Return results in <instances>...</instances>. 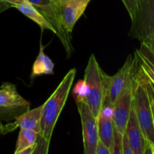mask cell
<instances>
[{
	"label": "cell",
	"mask_w": 154,
	"mask_h": 154,
	"mask_svg": "<svg viewBox=\"0 0 154 154\" xmlns=\"http://www.w3.org/2000/svg\"><path fill=\"white\" fill-rule=\"evenodd\" d=\"M132 104L147 144L149 147H150V145L154 142L153 115H152L150 99L144 84L143 71L139 66L138 63L132 82Z\"/></svg>",
	"instance_id": "obj_2"
},
{
	"label": "cell",
	"mask_w": 154,
	"mask_h": 154,
	"mask_svg": "<svg viewBox=\"0 0 154 154\" xmlns=\"http://www.w3.org/2000/svg\"><path fill=\"white\" fill-rule=\"evenodd\" d=\"M145 41H148V42H153V43H154V35L153 36H151V37H150L149 38H147V40H145ZM145 41H144V42H145Z\"/></svg>",
	"instance_id": "obj_28"
},
{
	"label": "cell",
	"mask_w": 154,
	"mask_h": 154,
	"mask_svg": "<svg viewBox=\"0 0 154 154\" xmlns=\"http://www.w3.org/2000/svg\"><path fill=\"white\" fill-rule=\"evenodd\" d=\"M99 139L104 143L112 154L114 147V126L112 116L99 113L97 118Z\"/></svg>",
	"instance_id": "obj_14"
},
{
	"label": "cell",
	"mask_w": 154,
	"mask_h": 154,
	"mask_svg": "<svg viewBox=\"0 0 154 154\" xmlns=\"http://www.w3.org/2000/svg\"><path fill=\"white\" fill-rule=\"evenodd\" d=\"M0 105L5 107H30V103L20 95L14 84L5 82L0 87Z\"/></svg>",
	"instance_id": "obj_13"
},
{
	"label": "cell",
	"mask_w": 154,
	"mask_h": 154,
	"mask_svg": "<svg viewBox=\"0 0 154 154\" xmlns=\"http://www.w3.org/2000/svg\"><path fill=\"white\" fill-rule=\"evenodd\" d=\"M13 8L17 9L23 15H25L26 17L29 18L30 20L37 23L42 29H48L55 34L54 27L52 26L51 23L48 21V20L32 5L30 2H29L27 0H23L20 4L14 5Z\"/></svg>",
	"instance_id": "obj_16"
},
{
	"label": "cell",
	"mask_w": 154,
	"mask_h": 154,
	"mask_svg": "<svg viewBox=\"0 0 154 154\" xmlns=\"http://www.w3.org/2000/svg\"><path fill=\"white\" fill-rule=\"evenodd\" d=\"M42 108L43 106L40 105L34 109H29L27 111L18 116L14 120L13 123L5 125V134L15 130L17 127H20V129H30V130L35 131V132L39 133Z\"/></svg>",
	"instance_id": "obj_11"
},
{
	"label": "cell",
	"mask_w": 154,
	"mask_h": 154,
	"mask_svg": "<svg viewBox=\"0 0 154 154\" xmlns=\"http://www.w3.org/2000/svg\"><path fill=\"white\" fill-rule=\"evenodd\" d=\"M5 126L2 124V121L0 120V135H5Z\"/></svg>",
	"instance_id": "obj_27"
},
{
	"label": "cell",
	"mask_w": 154,
	"mask_h": 154,
	"mask_svg": "<svg viewBox=\"0 0 154 154\" xmlns=\"http://www.w3.org/2000/svg\"><path fill=\"white\" fill-rule=\"evenodd\" d=\"M112 154H123V134L115 129Z\"/></svg>",
	"instance_id": "obj_20"
},
{
	"label": "cell",
	"mask_w": 154,
	"mask_h": 154,
	"mask_svg": "<svg viewBox=\"0 0 154 154\" xmlns=\"http://www.w3.org/2000/svg\"><path fill=\"white\" fill-rule=\"evenodd\" d=\"M30 107H5L0 105V120L10 122L14 120L19 115L26 112Z\"/></svg>",
	"instance_id": "obj_18"
},
{
	"label": "cell",
	"mask_w": 154,
	"mask_h": 154,
	"mask_svg": "<svg viewBox=\"0 0 154 154\" xmlns=\"http://www.w3.org/2000/svg\"><path fill=\"white\" fill-rule=\"evenodd\" d=\"M125 133L129 140L135 154L151 153V149L147 144L143 131L137 119L133 107L131 108L130 114L126 124Z\"/></svg>",
	"instance_id": "obj_9"
},
{
	"label": "cell",
	"mask_w": 154,
	"mask_h": 154,
	"mask_svg": "<svg viewBox=\"0 0 154 154\" xmlns=\"http://www.w3.org/2000/svg\"><path fill=\"white\" fill-rule=\"evenodd\" d=\"M150 149H151V154H154V142L150 145Z\"/></svg>",
	"instance_id": "obj_29"
},
{
	"label": "cell",
	"mask_w": 154,
	"mask_h": 154,
	"mask_svg": "<svg viewBox=\"0 0 154 154\" xmlns=\"http://www.w3.org/2000/svg\"><path fill=\"white\" fill-rule=\"evenodd\" d=\"M143 76H144V84H145L146 89H147V93H148L149 99H150V106H151V111H152V115H153V126H154V90H153V89L152 88L150 82H149L148 78H147V75L144 74V72H143Z\"/></svg>",
	"instance_id": "obj_21"
},
{
	"label": "cell",
	"mask_w": 154,
	"mask_h": 154,
	"mask_svg": "<svg viewBox=\"0 0 154 154\" xmlns=\"http://www.w3.org/2000/svg\"><path fill=\"white\" fill-rule=\"evenodd\" d=\"M76 104L82 125L84 153L96 154L99 141L97 118L93 116L87 104L83 102H77Z\"/></svg>",
	"instance_id": "obj_7"
},
{
	"label": "cell",
	"mask_w": 154,
	"mask_h": 154,
	"mask_svg": "<svg viewBox=\"0 0 154 154\" xmlns=\"http://www.w3.org/2000/svg\"><path fill=\"white\" fill-rule=\"evenodd\" d=\"M45 47L40 42V50L32 65L31 72V78L40 76L42 75H53L54 69V63L48 55L45 54Z\"/></svg>",
	"instance_id": "obj_17"
},
{
	"label": "cell",
	"mask_w": 154,
	"mask_h": 154,
	"mask_svg": "<svg viewBox=\"0 0 154 154\" xmlns=\"http://www.w3.org/2000/svg\"><path fill=\"white\" fill-rule=\"evenodd\" d=\"M122 1H123L126 10H127L128 13H129V16L132 19L134 17V14H135L138 0H122Z\"/></svg>",
	"instance_id": "obj_22"
},
{
	"label": "cell",
	"mask_w": 154,
	"mask_h": 154,
	"mask_svg": "<svg viewBox=\"0 0 154 154\" xmlns=\"http://www.w3.org/2000/svg\"><path fill=\"white\" fill-rule=\"evenodd\" d=\"M129 35L140 42L154 35V0H138Z\"/></svg>",
	"instance_id": "obj_6"
},
{
	"label": "cell",
	"mask_w": 154,
	"mask_h": 154,
	"mask_svg": "<svg viewBox=\"0 0 154 154\" xmlns=\"http://www.w3.org/2000/svg\"><path fill=\"white\" fill-rule=\"evenodd\" d=\"M132 82L118 96L113 105L112 119L114 129L122 134L125 132L132 108Z\"/></svg>",
	"instance_id": "obj_8"
},
{
	"label": "cell",
	"mask_w": 154,
	"mask_h": 154,
	"mask_svg": "<svg viewBox=\"0 0 154 154\" xmlns=\"http://www.w3.org/2000/svg\"><path fill=\"white\" fill-rule=\"evenodd\" d=\"M96 154H111V151H110L109 149L108 148L106 145L104 144L102 141H101L99 139L97 143V145H96Z\"/></svg>",
	"instance_id": "obj_24"
},
{
	"label": "cell",
	"mask_w": 154,
	"mask_h": 154,
	"mask_svg": "<svg viewBox=\"0 0 154 154\" xmlns=\"http://www.w3.org/2000/svg\"><path fill=\"white\" fill-rule=\"evenodd\" d=\"M123 154H135L126 134H123Z\"/></svg>",
	"instance_id": "obj_23"
},
{
	"label": "cell",
	"mask_w": 154,
	"mask_h": 154,
	"mask_svg": "<svg viewBox=\"0 0 154 154\" xmlns=\"http://www.w3.org/2000/svg\"><path fill=\"white\" fill-rule=\"evenodd\" d=\"M77 1H80V2H87V3H90V0H77Z\"/></svg>",
	"instance_id": "obj_30"
},
{
	"label": "cell",
	"mask_w": 154,
	"mask_h": 154,
	"mask_svg": "<svg viewBox=\"0 0 154 154\" xmlns=\"http://www.w3.org/2000/svg\"><path fill=\"white\" fill-rule=\"evenodd\" d=\"M110 77L101 69L94 54H91L84 72V81L87 85V92L83 102L88 105L96 118L102 109Z\"/></svg>",
	"instance_id": "obj_3"
},
{
	"label": "cell",
	"mask_w": 154,
	"mask_h": 154,
	"mask_svg": "<svg viewBox=\"0 0 154 154\" xmlns=\"http://www.w3.org/2000/svg\"><path fill=\"white\" fill-rule=\"evenodd\" d=\"M31 3L54 27L55 35L63 44L68 57L72 56L74 48L70 32L66 30L60 15L58 0H27Z\"/></svg>",
	"instance_id": "obj_4"
},
{
	"label": "cell",
	"mask_w": 154,
	"mask_h": 154,
	"mask_svg": "<svg viewBox=\"0 0 154 154\" xmlns=\"http://www.w3.org/2000/svg\"><path fill=\"white\" fill-rule=\"evenodd\" d=\"M2 1L5 2L9 3L12 5V8L14 7V5H19L22 2L23 0H2Z\"/></svg>",
	"instance_id": "obj_26"
},
{
	"label": "cell",
	"mask_w": 154,
	"mask_h": 154,
	"mask_svg": "<svg viewBox=\"0 0 154 154\" xmlns=\"http://www.w3.org/2000/svg\"><path fill=\"white\" fill-rule=\"evenodd\" d=\"M137 66L138 63L135 56L132 57L129 55L121 69L114 76L110 77L102 107H113L118 96L129 84H132L136 72Z\"/></svg>",
	"instance_id": "obj_5"
},
{
	"label": "cell",
	"mask_w": 154,
	"mask_h": 154,
	"mask_svg": "<svg viewBox=\"0 0 154 154\" xmlns=\"http://www.w3.org/2000/svg\"><path fill=\"white\" fill-rule=\"evenodd\" d=\"M87 85L84 81H79L75 85L74 89L73 94L75 96V102H83L87 96Z\"/></svg>",
	"instance_id": "obj_19"
},
{
	"label": "cell",
	"mask_w": 154,
	"mask_h": 154,
	"mask_svg": "<svg viewBox=\"0 0 154 154\" xmlns=\"http://www.w3.org/2000/svg\"><path fill=\"white\" fill-rule=\"evenodd\" d=\"M10 8H12L11 5L5 2L2 1V0H0V14L9 9Z\"/></svg>",
	"instance_id": "obj_25"
},
{
	"label": "cell",
	"mask_w": 154,
	"mask_h": 154,
	"mask_svg": "<svg viewBox=\"0 0 154 154\" xmlns=\"http://www.w3.org/2000/svg\"><path fill=\"white\" fill-rule=\"evenodd\" d=\"M77 70L70 69L67 72L55 91L42 105V114L39 135L50 145L57 120L64 108L76 76Z\"/></svg>",
	"instance_id": "obj_1"
},
{
	"label": "cell",
	"mask_w": 154,
	"mask_h": 154,
	"mask_svg": "<svg viewBox=\"0 0 154 154\" xmlns=\"http://www.w3.org/2000/svg\"><path fill=\"white\" fill-rule=\"evenodd\" d=\"M60 15L65 28L72 33L77 21L83 15L88 3L77 0H58Z\"/></svg>",
	"instance_id": "obj_10"
},
{
	"label": "cell",
	"mask_w": 154,
	"mask_h": 154,
	"mask_svg": "<svg viewBox=\"0 0 154 154\" xmlns=\"http://www.w3.org/2000/svg\"><path fill=\"white\" fill-rule=\"evenodd\" d=\"M38 134L35 131L20 129L15 147V154H32L37 145Z\"/></svg>",
	"instance_id": "obj_15"
},
{
	"label": "cell",
	"mask_w": 154,
	"mask_h": 154,
	"mask_svg": "<svg viewBox=\"0 0 154 154\" xmlns=\"http://www.w3.org/2000/svg\"><path fill=\"white\" fill-rule=\"evenodd\" d=\"M135 56L144 74L154 82V43L148 41L141 42Z\"/></svg>",
	"instance_id": "obj_12"
}]
</instances>
